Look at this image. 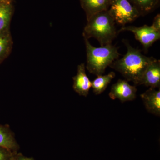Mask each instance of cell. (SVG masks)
<instances>
[{
  "label": "cell",
  "instance_id": "obj_1",
  "mask_svg": "<svg viewBox=\"0 0 160 160\" xmlns=\"http://www.w3.org/2000/svg\"><path fill=\"white\" fill-rule=\"evenodd\" d=\"M122 42L127 48L126 54L115 60L109 67L120 72L128 82L140 85L144 72L154 58L144 55L141 50L132 47L127 40Z\"/></svg>",
  "mask_w": 160,
  "mask_h": 160
},
{
  "label": "cell",
  "instance_id": "obj_2",
  "mask_svg": "<svg viewBox=\"0 0 160 160\" xmlns=\"http://www.w3.org/2000/svg\"><path fill=\"white\" fill-rule=\"evenodd\" d=\"M87 21L83 32L84 38H94L101 46L112 44L118 31L114 20L107 10L93 15Z\"/></svg>",
  "mask_w": 160,
  "mask_h": 160
},
{
  "label": "cell",
  "instance_id": "obj_3",
  "mask_svg": "<svg viewBox=\"0 0 160 160\" xmlns=\"http://www.w3.org/2000/svg\"><path fill=\"white\" fill-rule=\"evenodd\" d=\"M84 40L87 58L86 69L97 76L102 75L107 67L119 57L118 48L112 44L98 48L92 46L89 40Z\"/></svg>",
  "mask_w": 160,
  "mask_h": 160
},
{
  "label": "cell",
  "instance_id": "obj_4",
  "mask_svg": "<svg viewBox=\"0 0 160 160\" xmlns=\"http://www.w3.org/2000/svg\"><path fill=\"white\" fill-rule=\"evenodd\" d=\"M107 11L115 22L123 26L134 22L141 16L128 0H110Z\"/></svg>",
  "mask_w": 160,
  "mask_h": 160
},
{
  "label": "cell",
  "instance_id": "obj_5",
  "mask_svg": "<svg viewBox=\"0 0 160 160\" xmlns=\"http://www.w3.org/2000/svg\"><path fill=\"white\" fill-rule=\"evenodd\" d=\"M124 31L133 33L136 39L140 42L146 51L160 38V32L156 30L151 26L145 25L141 27L123 26L119 31Z\"/></svg>",
  "mask_w": 160,
  "mask_h": 160
},
{
  "label": "cell",
  "instance_id": "obj_6",
  "mask_svg": "<svg viewBox=\"0 0 160 160\" xmlns=\"http://www.w3.org/2000/svg\"><path fill=\"white\" fill-rule=\"evenodd\" d=\"M137 89L134 86H132L126 80L119 79L112 85L109 96L112 100L118 99L122 102L132 101L136 97Z\"/></svg>",
  "mask_w": 160,
  "mask_h": 160
},
{
  "label": "cell",
  "instance_id": "obj_7",
  "mask_svg": "<svg viewBox=\"0 0 160 160\" xmlns=\"http://www.w3.org/2000/svg\"><path fill=\"white\" fill-rule=\"evenodd\" d=\"M150 88H160V61L153 58L143 74L140 85Z\"/></svg>",
  "mask_w": 160,
  "mask_h": 160
},
{
  "label": "cell",
  "instance_id": "obj_8",
  "mask_svg": "<svg viewBox=\"0 0 160 160\" xmlns=\"http://www.w3.org/2000/svg\"><path fill=\"white\" fill-rule=\"evenodd\" d=\"M86 64L82 63L78 67L77 73L73 78V89L80 96L87 97L92 87V82L87 76Z\"/></svg>",
  "mask_w": 160,
  "mask_h": 160
},
{
  "label": "cell",
  "instance_id": "obj_9",
  "mask_svg": "<svg viewBox=\"0 0 160 160\" xmlns=\"http://www.w3.org/2000/svg\"><path fill=\"white\" fill-rule=\"evenodd\" d=\"M146 110L152 114L160 117V89L149 88L140 95Z\"/></svg>",
  "mask_w": 160,
  "mask_h": 160
},
{
  "label": "cell",
  "instance_id": "obj_10",
  "mask_svg": "<svg viewBox=\"0 0 160 160\" xmlns=\"http://www.w3.org/2000/svg\"><path fill=\"white\" fill-rule=\"evenodd\" d=\"M81 6L86 12L88 18L95 14L107 11L110 0H80Z\"/></svg>",
  "mask_w": 160,
  "mask_h": 160
},
{
  "label": "cell",
  "instance_id": "obj_11",
  "mask_svg": "<svg viewBox=\"0 0 160 160\" xmlns=\"http://www.w3.org/2000/svg\"><path fill=\"white\" fill-rule=\"evenodd\" d=\"M12 6L8 0L0 1V32L9 29Z\"/></svg>",
  "mask_w": 160,
  "mask_h": 160
},
{
  "label": "cell",
  "instance_id": "obj_12",
  "mask_svg": "<svg viewBox=\"0 0 160 160\" xmlns=\"http://www.w3.org/2000/svg\"><path fill=\"white\" fill-rule=\"evenodd\" d=\"M0 147L13 152L18 146L14 137L7 126L0 125Z\"/></svg>",
  "mask_w": 160,
  "mask_h": 160
},
{
  "label": "cell",
  "instance_id": "obj_13",
  "mask_svg": "<svg viewBox=\"0 0 160 160\" xmlns=\"http://www.w3.org/2000/svg\"><path fill=\"white\" fill-rule=\"evenodd\" d=\"M115 77V73L114 72H111L105 75L98 76L97 78L92 82V87L94 93L98 95L102 93Z\"/></svg>",
  "mask_w": 160,
  "mask_h": 160
},
{
  "label": "cell",
  "instance_id": "obj_14",
  "mask_svg": "<svg viewBox=\"0 0 160 160\" xmlns=\"http://www.w3.org/2000/svg\"><path fill=\"white\" fill-rule=\"evenodd\" d=\"M12 45V38L9 29L0 32V64L9 56Z\"/></svg>",
  "mask_w": 160,
  "mask_h": 160
},
{
  "label": "cell",
  "instance_id": "obj_15",
  "mask_svg": "<svg viewBox=\"0 0 160 160\" xmlns=\"http://www.w3.org/2000/svg\"><path fill=\"white\" fill-rule=\"evenodd\" d=\"M141 15L148 14L154 10L158 5L160 0H128Z\"/></svg>",
  "mask_w": 160,
  "mask_h": 160
},
{
  "label": "cell",
  "instance_id": "obj_16",
  "mask_svg": "<svg viewBox=\"0 0 160 160\" xmlns=\"http://www.w3.org/2000/svg\"><path fill=\"white\" fill-rule=\"evenodd\" d=\"M13 156V152L0 147V160H10Z\"/></svg>",
  "mask_w": 160,
  "mask_h": 160
},
{
  "label": "cell",
  "instance_id": "obj_17",
  "mask_svg": "<svg viewBox=\"0 0 160 160\" xmlns=\"http://www.w3.org/2000/svg\"><path fill=\"white\" fill-rule=\"evenodd\" d=\"M157 31L160 32V14L157 15L154 18L153 23L151 26Z\"/></svg>",
  "mask_w": 160,
  "mask_h": 160
},
{
  "label": "cell",
  "instance_id": "obj_18",
  "mask_svg": "<svg viewBox=\"0 0 160 160\" xmlns=\"http://www.w3.org/2000/svg\"><path fill=\"white\" fill-rule=\"evenodd\" d=\"M16 160H33L32 159L30 158L26 157L23 156H18L16 157Z\"/></svg>",
  "mask_w": 160,
  "mask_h": 160
},
{
  "label": "cell",
  "instance_id": "obj_19",
  "mask_svg": "<svg viewBox=\"0 0 160 160\" xmlns=\"http://www.w3.org/2000/svg\"><path fill=\"white\" fill-rule=\"evenodd\" d=\"M10 160H16V157H14V156L13 155Z\"/></svg>",
  "mask_w": 160,
  "mask_h": 160
},
{
  "label": "cell",
  "instance_id": "obj_20",
  "mask_svg": "<svg viewBox=\"0 0 160 160\" xmlns=\"http://www.w3.org/2000/svg\"><path fill=\"white\" fill-rule=\"evenodd\" d=\"M0 1H2V0H0Z\"/></svg>",
  "mask_w": 160,
  "mask_h": 160
}]
</instances>
